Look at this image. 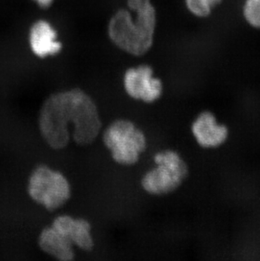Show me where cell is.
<instances>
[{"instance_id": "obj_1", "label": "cell", "mask_w": 260, "mask_h": 261, "mask_svg": "<svg viewBox=\"0 0 260 261\" xmlns=\"http://www.w3.org/2000/svg\"><path fill=\"white\" fill-rule=\"evenodd\" d=\"M69 123L73 124V140L80 145L92 143L101 132L102 123L97 107L81 89L52 94L40 111V132L54 150H62L69 144Z\"/></svg>"}, {"instance_id": "obj_2", "label": "cell", "mask_w": 260, "mask_h": 261, "mask_svg": "<svg viewBox=\"0 0 260 261\" xmlns=\"http://www.w3.org/2000/svg\"><path fill=\"white\" fill-rule=\"evenodd\" d=\"M128 5L131 11L118 10L111 18L108 33L121 49L140 56L152 45L157 14L150 0H128Z\"/></svg>"}, {"instance_id": "obj_3", "label": "cell", "mask_w": 260, "mask_h": 261, "mask_svg": "<svg viewBox=\"0 0 260 261\" xmlns=\"http://www.w3.org/2000/svg\"><path fill=\"white\" fill-rule=\"evenodd\" d=\"M155 167L148 171L141 180L145 191L153 195H165L174 192L189 174V168L182 155L167 149L155 153Z\"/></svg>"}, {"instance_id": "obj_4", "label": "cell", "mask_w": 260, "mask_h": 261, "mask_svg": "<svg viewBox=\"0 0 260 261\" xmlns=\"http://www.w3.org/2000/svg\"><path fill=\"white\" fill-rule=\"evenodd\" d=\"M102 141L113 160L121 165L135 164L147 147L144 132L127 119L113 121L104 130Z\"/></svg>"}, {"instance_id": "obj_5", "label": "cell", "mask_w": 260, "mask_h": 261, "mask_svg": "<svg viewBox=\"0 0 260 261\" xmlns=\"http://www.w3.org/2000/svg\"><path fill=\"white\" fill-rule=\"evenodd\" d=\"M27 190L35 202L50 212L63 206L71 195V187L67 177L46 165L37 166L32 171Z\"/></svg>"}, {"instance_id": "obj_6", "label": "cell", "mask_w": 260, "mask_h": 261, "mask_svg": "<svg viewBox=\"0 0 260 261\" xmlns=\"http://www.w3.org/2000/svg\"><path fill=\"white\" fill-rule=\"evenodd\" d=\"M123 84L128 96L146 103L158 100L163 91L162 82L154 77L153 69L148 65L128 69L124 74Z\"/></svg>"}, {"instance_id": "obj_7", "label": "cell", "mask_w": 260, "mask_h": 261, "mask_svg": "<svg viewBox=\"0 0 260 261\" xmlns=\"http://www.w3.org/2000/svg\"><path fill=\"white\" fill-rule=\"evenodd\" d=\"M191 132L197 144L206 150L223 145L230 136L227 125L219 122L211 110H203L195 117L192 122Z\"/></svg>"}, {"instance_id": "obj_8", "label": "cell", "mask_w": 260, "mask_h": 261, "mask_svg": "<svg viewBox=\"0 0 260 261\" xmlns=\"http://www.w3.org/2000/svg\"><path fill=\"white\" fill-rule=\"evenodd\" d=\"M52 227L63 234L73 245L85 251H91L94 248L90 222L82 218H74L68 215L57 217Z\"/></svg>"}, {"instance_id": "obj_9", "label": "cell", "mask_w": 260, "mask_h": 261, "mask_svg": "<svg viewBox=\"0 0 260 261\" xmlns=\"http://www.w3.org/2000/svg\"><path fill=\"white\" fill-rule=\"evenodd\" d=\"M29 42L32 52L37 57L56 55L61 50V43L57 41V33L49 23L38 20L30 30Z\"/></svg>"}, {"instance_id": "obj_10", "label": "cell", "mask_w": 260, "mask_h": 261, "mask_svg": "<svg viewBox=\"0 0 260 261\" xmlns=\"http://www.w3.org/2000/svg\"><path fill=\"white\" fill-rule=\"evenodd\" d=\"M38 244L42 251L61 261L74 259L73 244L54 227H45L39 235Z\"/></svg>"}, {"instance_id": "obj_11", "label": "cell", "mask_w": 260, "mask_h": 261, "mask_svg": "<svg viewBox=\"0 0 260 261\" xmlns=\"http://www.w3.org/2000/svg\"><path fill=\"white\" fill-rule=\"evenodd\" d=\"M222 0H185L187 8L192 15L199 18H206Z\"/></svg>"}, {"instance_id": "obj_12", "label": "cell", "mask_w": 260, "mask_h": 261, "mask_svg": "<svg viewBox=\"0 0 260 261\" xmlns=\"http://www.w3.org/2000/svg\"><path fill=\"white\" fill-rule=\"evenodd\" d=\"M243 15L248 25L254 29L260 30V0H245Z\"/></svg>"}, {"instance_id": "obj_13", "label": "cell", "mask_w": 260, "mask_h": 261, "mask_svg": "<svg viewBox=\"0 0 260 261\" xmlns=\"http://www.w3.org/2000/svg\"><path fill=\"white\" fill-rule=\"evenodd\" d=\"M41 7H48L54 0H34Z\"/></svg>"}]
</instances>
